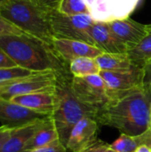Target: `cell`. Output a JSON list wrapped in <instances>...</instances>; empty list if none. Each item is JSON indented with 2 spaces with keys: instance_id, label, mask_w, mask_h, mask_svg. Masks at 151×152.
<instances>
[{
  "instance_id": "cell-20",
  "label": "cell",
  "mask_w": 151,
  "mask_h": 152,
  "mask_svg": "<svg viewBox=\"0 0 151 152\" xmlns=\"http://www.w3.org/2000/svg\"><path fill=\"white\" fill-rule=\"evenodd\" d=\"M132 62L138 68L142 69L151 61V31L136 46L127 53Z\"/></svg>"
},
{
  "instance_id": "cell-29",
  "label": "cell",
  "mask_w": 151,
  "mask_h": 152,
  "mask_svg": "<svg viewBox=\"0 0 151 152\" xmlns=\"http://www.w3.org/2000/svg\"><path fill=\"white\" fill-rule=\"evenodd\" d=\"M17 66L16 63L0 48V69L3 68H12Z\"/></svg>"
},
{
  "instance_id": "cell-4",
  "label": "cell",
  "mask_w": 151,
  "mask_h": 152,
  "mask_svg": "<svg viewBox=\"0 0 151 152\" xmlns=\"http://www.w3.org/2000/svg\"><path fill=\"white\" fill-rule=\"evenodd\" d=\"M0 13L12 25L52 45L54 38L49 19L50 11L32 0H4Z\"/></svg>"
},
{
  "instance_id": "cell-9",
  "label": "cell",
  "mask_w": 151,
  "mask_h": 152,
  "mask_svg": "<svg viewBox=\"0 0 151 152\" xmlns=\"http://www.w3.org/2000/svg\"><path fill=\"white\" fill-rule=\"evenodd\" d=\"M47 117L49 116L0 97V122L2 126L17 128Z\"/></svg>"
},
{
  "instance_id": "cell-1",
  "label": "cell",
  "mask_w": 151,
  "mask_h": 152,
  "mask_svg": "<svg viewBox=\"0 0 151 152\" xmlns=\"http://www.w3.org/2000/svg\"><path fill=\"white\" fill-rule=\"evenodd\" d=\"M109 101L99 109V125L117 129L126 135H137L151 127V89L144 84L109 93Z\"/></svg>"
},
{
  "instance_id": "cell-8",
  "label": "cell",
  "mask_w": 151,
  "mask_h": 152,
  "mask_svg": "<svg viewBox=\"0 0 151 152\" xmlns=\"http://www.w3.org/2000/svg\"><path fill=\"white\" fill-rule=\"evenodd\" d=\"M142 0H85L94 22L109 23L130 18Z\"/></svg>"
},
{
  "instance_id": "cell-28",
  "label": "cell",
  "mask_w": 151,
  "mask_h": 152,
  "mask_svg": "<svg viewBox=\"0 0 151 152\" xmlns=\"http://www.w3.org/2000/svg\"><path fill=\"white\" fill-rule=\"evenodd\" d=\"M14 129L15 128H11L6 126H0V151Z\"/></svg>"
},
{
  "instance_id": "cell-33",
  "label": "cell",
  "mask_w": 151,
  "mask_h": 152,
  "mask_svg": "<svg viewBox=\"0 0 151 152\" xmlns=\"http://www.w3.org/2000/svg\"><path fill=\"white\" fill-rule=\"evenodd\" d=\"M4 2V0H0V6L2 5V4H3Z\"/></svg>"
},
{
  "instance_id": "cell-25",
  "label": "cell",
  "mask_w": 151,
  "mask_h": 152,
  "mask_svg": "<svg viewBox=\"0 0 151 152\" xmlns=\"http://www.w3.org/2000/svg\"><path fill=\"white\" fill-rule=\"evenodd\" d=\"M28 152H68V150L60 142V140H57L47 146H44V147H42V148H39V149H36V150Z\"/></svg>"
},
{
  "instance_id": "cell-12",
  "label": "cell",
  "mask_w": 151,
  "mask_h": 152,
  "mask_svg": "<svg viewBox=\"0 0 151 152\" xmlns=\"http://www.w3.org/2000/svg\"><path fill=\"white\" fill-rule=\"evenodd\" d=\"M113 33L130 49L136 46L151 31V24H142L130 18L108 23Z\"/></svg>"
},
{
  "instance_id": "cell-19",
  "label": "cell",
  "mask_w": 151,
  "mask_h": 152,
  "mask_svg": "<svg viewBox=\"0 0 151 152\" xmlns=\"http://www.w3.org/2000/svg\"><path fill=\"white\" fill-rule=\"evenodd\" d=\"M143 145L151 148V127L137 135L131 136L121 134V135L110 144V148L117 152H134L137 148Z\"/></svg>"
},
{
  "instance_id": "cell-10",
  "label": "cell",
  "mask_w": 151,
  "mask_h": 152,
  "mask_svg": "<svg viewBox=\"0 0 151 152\" xmlns=\"http://www.w3.org/2000/svg\"><path fill=\"white\" fill-rule=\"evenodd\" d=\"M99 123L93 118L80 120L71 130L66 144L68 151L71 152H84L92 146L98 139Z\"/></svg>"
},
{
  "instance_id": "cell-30",
  "label": "cell",
  "mask_w": 151,
  "mask_h": 152,
  "mask_svg": "<svg viewBox=\"0 0 151 152\" xmlns=\"http://www.w3.org/2000/svg\"><path fill=\"white\" fill-rule=\"evenodd\" d=\"M143 84L151 89V61L143 68Z\"/></svg>"
},
{
  "instance_id": "cell-21",
  "label": "cell",
  "mask_w": 151,
  "mask_h": 152,
  "mask_svg": "<svg viewBox=\"0 0 151 152\" xmlns=\"http://www.w3.org/2000/svg\"><path fill=\"white\" fill-rule=\"evenodd\" d=\"M69 69L72 77H78L96 75L101 72L96 60L89 57H81L73 60L69 65Z\"/></svg>"
},
{
  "instance_id": "cell-26",
  "label": "cell",
  "mask_w": 151,
  "mask_h": 152,
  "mask_svg": "<svg viewBox=\"0 0 151 152\" xmlns=\"http://www.w3.org/2000/svg\"><path fill=\"white\" fill-rule=\"evenodd\" d=\"M36 4L47 11H58L62 0H32Z\"/></svg>"
},
{
  "instance_id": "cell-18",
  "label": "cell",
  "mask_w": 151,
  "mask_h": 152,
  "mask_svg": "<svg viewBox=\"0 0 151 152\" xmlns=\"http://www.w3.org/2000/svg\"><path fill=\"white\" fill-rule=\"evenodd\" d=\"M57 140H59V134L52 119V117L50 116L44 120L42 126L34 134V136L27 145L24 152L31 151L47 146Z\"/></svg>"
},
{
  "instance_id": "cell-31",
  "label": "cell",
  "mask_w": 151,
  "mask_h": 152,
  "mask_svg": "<svg viewBox=\"0 0 151 152\" xmlns=\"http://www.w3.org/2000/svg\"><path fill=\"white\" fill-rule=\"evenodd\" d=\"M134 152H151V148L149 146H146V145H143V146H141L139 148H137Z\"/></svg>"
},
{
  "instance_id": "cell-16",
  "label": "cell",
  "mask_w": 151,
  "mask_h": 152,
  "mask_svg": "<svg viewBox=\"0 0 151 152\" xmlns=\"http://www.w3.org/2000/svg\"><path fill=\"white\" fill-rule=\"evenodd\" d=\"M47 118L15 128L0 152L25 151L27 145L28 144L34 134L37 132V130L42 126Z\"/></svg>"
},
{
  "instance_id": "cell-14",
  "label": "cell",
  "mask_w": 151,
  "mask_h": 152,
  "mask_svg": "<svg viewBox=\"0 0 151 152\" xmlns=\"http://www.w3.org/2000/svg\"><path fill=\"white\" fill-rule=\"evenodd\" d=\"M100 75L103 78L109 93L124 91L143 84V70L136 68L130 71H105Z\"/></svg>"
},
{
  "instance_id": "cell-22",
  "label": "cell",
  "mask_w": 151,
  "mask_h": 152,
  "mask_svg": "<svg viewBox=\"0 0 151 152\" xmlns=\"http://www.w3.org/2000/svg\"><path fill=\"white\" fill-rule=\"evenodd\" d=\"M33 71L20 68L19 66L0 69V87L7 86L12 82L33 74Z\"/></svg>"
},
{
  "instance_id": "cell-24",
  "label": "cell",
  "mask_w": 151,
  "mask_h": 152,
  "mask_svg": "<svg viewBox=\"0 0 151 152\" xmlns=\"http://www.w3.org/2000/svg\"><path fill=\"white\" fill-rule=\"evenodd\" d=\"M25 32L12 25L0 13V36H15L22 35Z\"/></svg>"
},
{
  "instance_id": "cell-17",
  "label": "cell",
  "mask_w": 151,
  "mask_h": 152,
  "mask_svg": "<svg viewBox=\"0 0 151 152\" xmlns=\"http://www.w3.org/2000/svg\"><path fill=\"white\" fill-rule=\"evenodd\" d=\"M101 71H130L136 67L127 53H103L95 58Z\"/></svg>"
},
{
  "instance_id": "cell-7",
  "label": "cell",
  "mask_w": 151,
  "mask_h": 152,
  "mask_svg": "<svg viewBox=\"0 0 151 152\" xmlns=\"http://www.w3.org/2000/svg\"><path fill=\"white\" fill-rule=\"evenodd\" d=\"M58 75L54 71L34 72L28 77L0 87V97L10 100L14 96L54 89L57 85Z\"/></svg>"
},
{
  "instance_id": "cell-2",
  "label": "cell",
  "mask_w": 151,
  "mask_h": 152,
  "mask_svg": "<svg viewBox=\"0 0 151 152\" xmlns=\"http://www.w3.org/2000/svg\"><path fill=\"white\" fill-rule=\"evenodd\" d=\"M0 48L20 68L33 72L54 71L59 75H71L69 65L53 45L34 36L26 33L0 36Z\"/></svg>"
},
{
  "instance_id": "cell-3",
  "label": "cell",
  "mask_w": 151,
  "mask_h": 152,
  "mask_svg": "<svg viewBox=\"0 0 151 152\" xmlns=\"http://www.w3.org/2000/svg\"><path fill=\"white\" fill-rule=\"evenodd\" d=\"M71 75H58L55 89V106L51 117L59 134L60 142L66 147L73 127L82 119L96 120L99 110L82 103L71 90Z\"/></svg>"
},
{
  "instance_id": "cell-23",
  "label": "cell",
  "mask_w": 151,
  "mask_h": 152,
  "mask_svg": "<svg viewBox=\"0 0 151 152\" xmlns=\"http://www.w3.org/2000/svg\"><path fill=\"white\" fill-rule=\"evenodd\" d=\"M58 11L68 15L89 14L85 0H62Z\"/></svg>"
},
{
  "instance_id": "cell-5",
  "label": "cell",
  "mask_w": 151,
  "mask_h": 152,
  "mask_svg": "<svg viewBox=\"0 0 151 152\" xmlns=\"http://www.w3.org/2000/svg\"><path fill=\"white\" fill-rule=\"evenodd\" d=\"M49 19L54 38L83 41L95 46L90 34L94 22L90 14L68 15L59 11H50Z\"/></svg>"
},
{
  "instance_id": "cell-32",
  "label": "cell",
  "mask_w": 151,
  "mask_h": 152,
  "mask_svg": "<svg viewBox=\"0 0 151 152\" xmlns=\"http://www.w3.org/2000/svg\"><path fill=\"white\" fill-rule=\"evenodd\" d=\"M106 152H117V151H116L115 150H113V149H111V148L109 147V150H108Z\"/></svg>"
},
{
  "instance_id": "cell-11",
  "label": "cell",
  "mask_w": 151,
  "mask_h": 152,
  "mask_svg": "<svg viewBox=\"0 0 151 152\" xmlns=\"http://www.w3.org/2000/svg\"><path fill=\"white\" fill-rule=\"evenodd\" d=\"M52 45L61 59L68 65H69L73 60L77 58L89 57L95 59L103 53V52L98 47L77 40L53 38Z\"/></svg>"
},
{
  "instance_id": "cell-15",
  "label": "cell",
  "mask_w": 151,
  "mask_h": 152,
  "mask_svg": "<svg viewBox=\"0 0 151 152\" xmlns=\"http://www.w3.org/2000/svg\"><path fill=\"white\" fill-rule=\"evenodd\" d=\"M55 89L14 96L9 101L34 111L51 116L55 106Z\"/></svg>"
},
{
  "instance_id": "cell-27",
  "label": "cell",
  "mask_w": 151,
  "mask_h": 152,
  "mask_svg": "<svg viewBox=\"0 0 151 152\" xmlns=\"http://www.w3.org/2000/svg\"><path fill=\"white\" fill-rule=\"evenodd\" d=\"M110 147V144L106 143L101 140H97L92 146H90L84 152H106Z\"/></svg>"
},
{
  "instance_id": "cell-13",
  "label": "cell",
  "mask_w": 151,
  "mask_h": 152,
  "mask_svg": "<svg viewBox=\"0 0 151 152\" xmlns=\"http://www.w3.org/2000/svg\"><path fill=\"white\" fill-rule=\"evenodd\" d=\"M95 46L107 53H126L128 46L110 29L108 23L93 22L90 29Z\"/></svg>"
},
{
  "instance_id": "cell-6",
  "label": "cell",
  "mask_w": 151,
  "mask_h": 152,
  "mask_svg": "<svg viewBox=\"0 0 151 152\" xmlns=\"http://www.w3.org/2000/svg\"><path fill=\"white\" fill-rule=\"evenodd\" d=\"M70 86L75 96L90 107L99 110L109 99V91L100 74L83 77H72Z\"/></svg>"
}]
</instances>
